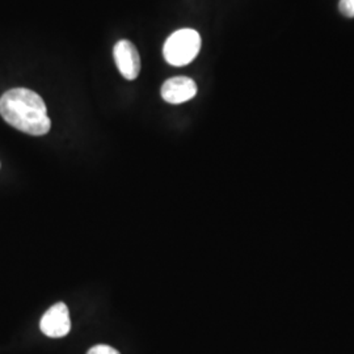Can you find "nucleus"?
<instances>
[{
  "instance_id": "obj_1",
  "label": "nucleus",
  "mask_w": 354,
  "mask_h": 354,
  "mask_svg": "<svg viewBox=\"0 0 354 354\" xmlns=\"http://www.w3.org/2000/svg\"><path fill=\"white\" fill-rule=\"evenodd\" d=\"M0 115L11 127L29 136H45L51 122L42 97L26 88L7 91L0 97Z\"/></svg>"
},
{
  "instance_id": "obj_2",
  "label": "nucleus",
  "mask_w": 354,
  "mask_h": 354,
  "mask_svg": "<svg viewBox=\"0 0 354 354\" xmlns=\"http://www.w3.org/2000/svg\"><path fill=\"white\" fill-rule=\"evenodd\" d=\"M201 36L194 29H178L167 38L163 46L165 61L181 67L189 64L200 53Z\"/></svg>"
},
{
  "instance_id": "obj_3",
  "label": "nucleus",
  "mask_w": 354,
  "mask_h": 354,
  "mask_svg": "<svg viewBox=\"0 0 354 354\" xmlns=\"http://www.w3.org/2000/svg\"><path fill=\"white\" fill-rule=\"evenodd\" d=\"M39 328L45 336L51 339H59L68 335L71 330V320L67 306L62 302L51 306L41 319Z\"/></svg>"
},
{
  "instance_id": "obj_4",
  "label": "nucleus",
  "mask_w": 354,
  "mask_h": 354,
  "mask_svg": "<svg viewBox=\"0 0 354 354\" xmlns=\"http://www.w3.org/2000/svg\"><path fill=\"white\" fill-rule=\"evenodd\" d=\"M114 62L118 71L127 80L137 79L140 73V58L137 48L127 39L115 44L113 50Z\"/></svg>"
},
{
  "instance_id": "obj_5",
  "label": "nucleus",
  "mask_w": 354,
  "mask_h": 354,
  "mask_svg": "<svg viewBox=\"0 0 354 354\" xmlns=\"http://www.w3.org/2000/svg\"><path fill=\"white\" fill-rule=\"evenodd\" d=\"M197 95V84L187 76L171 77L162 86V97L169 104H183L189 102Z\"/></svg>"
},
{
  "instance_id": "obj_6",
  "label": "nucleus",
  "mask_w": 354,
  "mask_h": 354,
  "mask_svg": "<svg viewBox=\"0 0 354 354\" xmlns=\"http://www.w3.org/2000/svg\"><path fill=\"white\" fill-rule=\"evenodd\" d=\"M87 354H120L117 349H114L109 345H95L89 349Z\"/></svg>"
},
{
  "instance_id": "obj_7",
  "label": "nucleus",
  "mask_w": 354,
  "mask_h": 354,
  "mask_svg": "<svg viewBox=\"0 0 354 354\" xmlns=\"http://www.w3.org/2000/svg\"><path fill=\"white\" fill-rule=\"evenodd\" d=\"M340 12L346 17H354V0H340Z\"/></svg>"
}]
</instances>
